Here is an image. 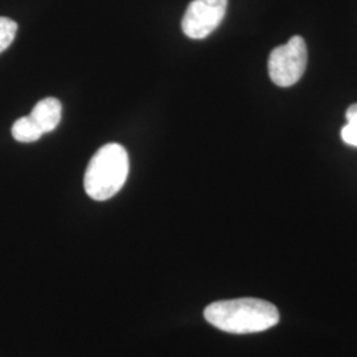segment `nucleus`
Instances as JSON below:
<instances>
[{"label":"nucleus","instance_id":"f257e3e1","mask_svg":"<svg viewBox=\"0 0 357 357\" xmlns=\"http://www.w3.org/2000/svg\"><path fill=\"white\" fill-rule=\"evenodd\" d=\"M204 318L221 331L245 335L274 327L280 321V311L266 301L241 298L209 305L204 310Z\"/></svg>","mask_w":357,"mask_h":357},{"label":"nucleus","instance_id":"f03ea898","mask_svg":"<svg viewBox=\"0 0 357 357\" xmlns=\"http://www.w3.org/2000/svg\"><path fill=\"white\" fill-rule=\"evenodd\" d=\"M128 155L123 146L107 143L89 162L84 187L90 199L105 202L122 190L128 176Z\"/></svg>","mask_w":357,"mask_h":357},{"label":"nucleus","instance_id":"7ed1b4c3","mask_svg":"<svg viewBox=\"0 0 357 357\" xmlns=\"http://www.w3.org/2000/svg\"><path fill=\"white\" fill-rule=\"evenodd\" d=\"M306 66V41L301 36H293L287 44L277 47L270 53L268 76L275 85L289 88L302 78Z\"/></svg>","mask_w":357,"mask_h":357},{"label":"nucleus","instance_id":"20e7f679","mask_svg":"<svg viewBox=\"0 0 357 357\" xmlns=\"http://www.w3.org/2000/svg\"><path fill=\"white\" fill-rule=\"evenodd\" d=\"M228 0H193L181 20L185 36L193 40L208 38L221 24Z\"/></svg>","mask_w":357,"mask_h":357},{"label":"nucleus","instance_id":"39448f33","mask_svg":"<svg viewBox=\"0 0 357 357\" xmlns=\"http://www.w3.org/2000/svg\"><path fill=\"white\" fill-rule=\"evenodd\" d=\"M61 103L56 98H44L38 101L31 112V118L38 123L41 131L51 132L59 126L61 121Z\"/></svg>","mask_w":357,"mask_h":357},{"label":"nucleus","instance_id":"423d86ee","mask_svg":"<svg viewBox=\"0 0 357 357\" xmlns=\"http://www.w3.org/2000/svg\"><path fill=\"white\" fill-rule=\"evenodd\" d=\"M43 134L44 132L38 128V123L31 118V115L19 118L13 125V137L16 141L22 143L38 141Z\"/></svg>","mask_w":357,"mask_h":357},{"label":"nucleus","instance_id":"0eeeda50","mask_svg":"<svg viewBox=\"0 0 357 357\" xmlns=\"http://www.w3.org/2000/svg\"><path fill=\"white\" fill-rule=\"evenodd\" d=\"M17 32V24L10 17L0 16V53L13 44Z\"/></svg>","mask_w":357,"mask_h":357},{"label":"nucleus","instance_id":"6e6552de","mask_svg":"<svg viewBox=\"0 0 357 357\" xmlns=\"http://www.w3.org/2000/svg\"><path fill=\"white\" fill-rule=\"evenodd\" d=\"M342 138L347 144L357 147V128L352 123H347L342 130Z\"/></svg>","mask_w":357,"mask_h":357},{"label":"nucleus","instance_id":"1a4fd4ad","mask_svg":"<svg viewBox=\"0 0 357 357\" xmlns=\"http://www.w3.org/2000/svg\"><path fill=\"white\" fill-rule=\"evenodd\" d=\"M345 116H347L348 123H352V125L356 126L357 128V103H354V105H351V106L348 107V110H347V113H345Z\"/></svg>","mask_w":357,"mask_h":357}]
</instances>
